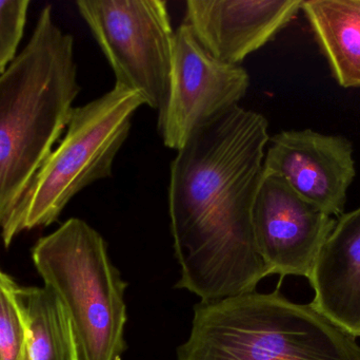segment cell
<instances>
[{
	"label": "cell",
	"mask_w": 360,
	"mask_h": 360,
	"mask_svg": "<svg viewBox=\"0 0 360 360\" xmlns=\"http://www.w3.org/2000/svg\"><path fill=\"white\" fill-rule=\"evenodd\" d=\"M269 141L266 118L237 106L177 151L168 190L174 289L217 302L256 291L270 276L252 228Z\"/></svg>",
	"instance_id": "cell-1"
},
{
	"label": "cell",
	"mask_w": 360,
	"mask_h": 360,
	"mask_svg": "<svg viewBox=\"0 0 360 360\" xmlns=\"http://www.w3.org/2000/svg\"><path fill=\"white\" fill-rule=\"evenodd\" d=\"M79 91L73 36L46 6L0 75V228L67 128Z\"/></svg>",
	"instance_id": "cell-2"
},
{
	"label": "cell",
	"mask_w": 360,
	"mask_h": 360,
	"mask_svg": "<svg viewBox=\"0 0 360 360\" xmlns=\"http://www.w3.org/2000/svg\"><path fill=\"white\" fill-rule=\"evenodd\" d=\"M279 287L195 304L177 360H360L356 337Z\"/></svg>",
	"instance_id": "cell-3"
},
{
	"label": "cell",
	"mask_w": 360,
	"mask_h": 360,
	"mask_svg": "<svg viewBox=\"0 0 360 360\" xmlns=\"http://www.w3.org/2000/svg\"><path fill=\"white\" fill-rule=\"evenodd\" d=\"M32 259L44 287L65 306L82 360H122L129 283L103 237L84 220L71 218L36 242Z\"/></svg>",
	"instance_id": "cell-4"
},
{
	"label": "cell",
	"mask_w": 360,
	"mask_h": 360,
	"mask_svg": "<svg viewBox=\"0 0 360 360\" xmlns=\"http://www.w3.org/2000/svg\"><path fill=\"white\" fill-rule=\"evenodd\" d=\"M143 105L139 93L115 84L101 97L74 108L65 137L2 224L4 247L25 230L54 223L76 194L112 177L114 161Z\"/></svg>",
	"instance_id": "cell-5"
},
{
	"label": "cell",
	"mask_w": 360,
	"mask_h": 360,
	"mask_svg": "<svg viewBox=\"0 0 360 360\" xmlns=\"http://www.w3.org/2000/svg\"><path fill=\"white\" fill-rule=\"evenodd\" d=\"M78 12L115 75L158 110L164 103L175 31L164 0H79Z\"/></svg>",
	"instance_id": "cell-6"
},
{
	"label": "cell",
	"mask_w": 360,
	"mask_h": 360,
	"mask_svg": "<svg viewBox=\"0 0 360 360\" xmlns=\"http://www.w3.org/2000/svg\"><path fill=\"white\" fill-rule=\"evenodd\" d=\"M249 87L247 70L212 56L182 23L175 30L166 97L158 110L165 146L179 151L199 130L239 106Z\"/></svg>",
	"instance_id": "cell-7"
},
{
	"label": "cell",
	"mask_w": 360,
	"mask_h": 360,
	"mask_svg": "<svg viewBox=\"0 0 360 360\" xmlns=\"http://www.w3.org/2000/svg\"><path fill=\"white\" fill-rule=\"evenodd\" d=\"M294 192L276 173L262 171L252 211L256 249L269 275L310 278L315 262L336 225Z\"/></svg>",
	"instance_id": "cell-8"
},
{
	"label": "cell",
	"mask_w": 360,
	"mask_h": 360,
	"mask_svg": "<svg viewBox=\"0 0 360 360\" xmlns=\"http://www.w3.org/2000/svg\"><path fill=\"white\" fill-rule=\"evenodd\" d=\"M352 143L311 129L287 130L269 141L264 170L276 173L302 198L332 217L344 215L356 175Z\"/></svg>",
	"instance_id": "cell-9"
},
{
	"label": "cell",
	"mask_w": 360,
	"mask_h": 360,
	"mask_svg": "<svg viewBox=\"0 0 360 360\" xmlns=\"http://www.w3.org/2000/svg\"><path fill=\"white\" fill-rule=\"evenodd\" d=\"M302 6V0H188L184 23L209 54L240 66L274 39Z\"/></svg>",
	"instance_id": "cell-10"
},
{
	"label": "cell",
	"mask_w": 360,
	"mask_h": 360,
	"mask_svg": "<svg viewBox=\"0 0 360 360\" xmlns=\"http://www.w3.org/2000/svg\"><path fill=\"white\" fill-rule=\"evenodd\" d=\"M309 281L312 306L360 337V206L338 218Z\"/></svg>",
	"instance_id": "cell-11"
},
{
	"label": "cell",
	"mask_w": 360,
	"mask_h": 360,
	"mask_svg": "<svg viewBox=\"0 0 360 360\" xmlns=\"http://www.w3.org/2000/svg\"><path fill=\"white\" fill-rule=\"evenodd\" d=\"M302 10L344 88L360 87V0H302Z\"/></svg>",
	"instance_id": "cell-12"
},
{
	"label": "cell",
	"mask_w": 360,
	"mask_h": 360,
	"mask_svg": "<svg viewBox=\"0 0 360 360\" xmlns=\"http://www.w3.org/2000/svg\"><path fill=\"white\" fill-rule=\"evenodd\" d=\"M16 297L27 325L25 360H82L71 319L51 290L18 287Z\"/></svg>",
	"instance_id": "cell-13"
},
{
	"label": "cell",
	"mask_w": 360,
	"mask_h": 360,
	"mask_svg": "<svg viewBox=\"0 0 360 360\" xmlns=\"http://www.w3.org/2000/svg\"><path fill=\"white\" fill-rule=\"evenodd\" d=\"M18 285L0 270V360H25L27 331L17 302Z\"/></svg>",
	"instance_id": "cell-14"
},
{
	"label": "cell",
	"mask_w": 360,
	"mask_h": 360,
	"mask_svg": "<svg viewBox=\"0 0 360 360\" xmlns=\"http://www.w3.org/2000/svg\"><path fill=\"white\" fill-rule=\"evenodd\" d=\"M30 4V0H0V75L16 58Z\"/></svg>",
	"instance_id": "cell-15"
}]
</instances>
